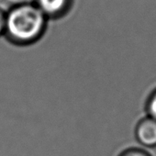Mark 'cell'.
Wrapping results in <instances>:
<instances>
[{"instance_id":"obj_3","label":"cell","mask_w":156,"mask_h":156,"mask_svg":"<svg viewBox=\"0 0 156 156\" xmlns=\"http://www.w3.org/2000/svg\"><path fill=\"white\" fill-rule=\"evenodd\" d=\"M32 2L49 20H58L71 12L75 0H32Z\"/></svg>"},{"instance_id":"obj_5","label":"cell","mask_w":156,"mask_h":156,"mask_svg":"<svg viewBox=\"0 0 156 156\" xmlns=\"http://www.w3.org/2000/svg\"><path fill=\"white\" fill-rule=\"evenodd\" d=\"M119 156H152V154L150 150L140 146H135L123 151Z\"/></svg>"},{"instance_id":"obj_1","label":"cell","mask_w":156,"mask_h":156,"mask_svg":"<svg viewBox=\"0 0 156 156\" xmlns=\"http://www.w3.org/2000/svg\"><path fill=\"white\" fill-rule=\"evenodd\" d=\"M49 21L32 1L17 3L6 11L4 37L15 46L33 45L46 33Z\"/></svg>"},{"instance_id":"obj_4","label":"cell","mask_w":156,"mask_h":156,"mask_svg":"<svg viewBox=\"0 0 156 156\" xmlns=\"http://www.w3.org/2000/svg\"><path fill=\"white\" fill-rule=\"evenodd\" d=\"M145 114L156 119V87L149 94L144 104Z\"/></svg>"},{"instance_id":"obj_2","label":"cell","mask_w":156,"mask_h":156,"mask_svg":"<svg viewBox=\"0 0 156 156\" xmlns=\"http://www.w3.org/2000/svg\"><path fill=\"white\" fill-rule=\"evenodd\" d=\"M134 138L140 147L156 149V119L147 115L140 118L134 127Z\"/></svg>"},{"instance_id":"obj_6","label":"cell","mask_w":156,"mask_h":156,"mask_svg":"<svg viewBox=\"0 0 156 156\" xmlns=\"http://www.w3.org/2000/svg\"><path fill=\"white\" fill-rule=\"evenodd\" d=\"M6 26V10L0 8V37H4Z\"/></svg>"}]
</instances>
